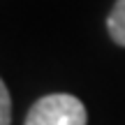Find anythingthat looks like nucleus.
Returning <instances> with one entry per match:
<instances>
[{"label":"nucleus","mask_w":125,"mask_h":125,"mask_svg":"<svg viewBox=\"0 0 125 125\" xmlns=\"http://www.w3.org/2000/svg\"><path fill=\"white\" fill-rule=\"evenodd\" d=\"M88 114L79 97L70 93H51L30 107L23 125H86Z\"/></svg>","instance_id":"f257e3e1"},{"label":"nucleus","mask_w":125,"mask_h":125,"mask_svg":"<svg viewBox=\"0 0 125 125\" xmlns=\"http://www.w3.org/2000/svg\"><path fill=\"white\" fill-rule=\"evenodd\" d=\"M107 30L118 46H125V0H116V5L111 7L107 16Z\"/></svg>","instance_id":"f03ea898"},{"label":"nucleus","mask_w":125,"mask_h":125,"mask_svg":"<svg viewBox=\"0 0 125 125\" xmlns=\"http://www.w3.org/2000/svg\"><path fill=\"white\" fill-rule=\"evenodd\" d=\"M0 125H12V97L0 76Z\"/></svg>","instance_id":"7ed1b4c3"}]
</instances>
